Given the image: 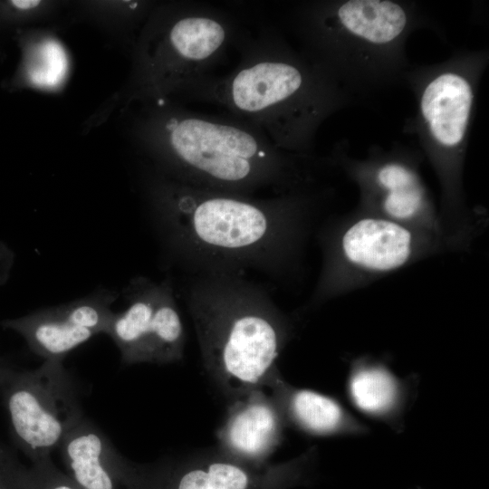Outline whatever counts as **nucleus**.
Masks as SVG:
<instances>
[{
    "instance_id": "nucleus-1",
    "label": "nucleus",
    "mask_w": 489,
    "mask_h": 489,
    "mask_svg": "<svg viewBox=\"0 0 489 489\" xmlns=\"http://www.w3.org/2000/svg\"><path fill=\"white\" fill-rule=\"evenodd\" d=\"M150 214L162 242L192 275L283 282L301 273L321 197L310 188L249 197L185 184L156 173L148 185Z\"/></svg>"
},
{
    "instance_id": "nucleus-2",
    "label": "nucleus",
    "mask_w": 489,
    "mask_h": 489,
    "mask_svg": "<svg viewBox=\"0 0 489 489\" xmlns=\"http://www.w3.org/2000/svg\"><path fill=\"white\" fill-rule=\"evenodd\" d=\"M141 105L131 135L156 173L249 197L307 189L314 181L312 157L280 150L257 128L230 114L197 113L173 100Z\"/></svg>"
},
{
    "instance_id": "nucleus-3",
    "label": "nucleus",
    "mask_w": 489,
    "mask_h": 489,
    "mask_svg": "<svg viewBox=\"0 0 489 489\" xmlns=\"http://www.w3.org/2000/svg\"><path fill=\"white\" fill-rule=\"evenodd\" d=\"M242 48L233 72L207 74L179 95L224 108L261 130L280 150L312 157L321 124L354 101L302 51L273 33H262Z\"/></svg>"
},
{
    "instance_id": "nucleus-4",
    "label": "nucleus",
    "mask_w": 489,
    "mask_h": 489,
    "mask_svg": "<svg viewBox=\"0 0 489 489\" xmlns=\"http://www.w3.org/2000/svg\"><path fill=\"white\" fill-rule=\"evenodd\" d=\"M302 52L353 101L403 82L406 44L429 19L412 1L321 0L299 5Z\"/></svg>"
},
{
    "instance_id": "nucleus-5",
    "label": "nucleus",
    "mask_w": 489,
    "mask_h": 489,
    "mask_svg": "<svg viewBox=\"0 0 489 489\" xmlns=\"http://www.w3.org/2000/svg\"><path fill=\"white\" fill-rule=\"evenodd\" d=\"M184 298L204 369L228 402L264 388L290 332L265 289L239 275H192Z\"/></svg>"
},
{
    "instance_id": "nucleus-6",
    "label": "nucleus",
    "mask_w": 489,
    "mask_h": 489,
    "mask_svg": "<svg viewBox=\"0 0 489 489\" xmlns=\"http://www.w3.org/2000/svg\"><path fill=\"white\" fill-rule=\"evenodd\" d=\"M488 58L485 49L459 51L443 62L409 66L403 78L416 101V112L405 129L417 138L423 157L436 173L443 231L459 251L470 246L480 229L466 200L464 170Z\"/></svg>"
},
{
    "instance_id": "nucleus-7",
    "label": "nucleus",
    "mask_w": 489,
    "mask_h": 489,
    "mask_svg": "<svg viewBox=\"0 0 489 489\" xmlns=\"http://www.w3.org/2000/svg\"><path fill=\"white\" fill-rule=\"evenodd\" d=\"M236 38L233 19L197 3L163 4L154 9L137 42L127 104L171 100L209 74Z\"/></svg>"
},
{
    "instance_id": "nucleus-8",
    "label": "nucleus",
    "mask_w": 489,
    "mask_h": 489,
    "mask_svg": "<svg viewBox=\"0 0 489 489\" xmlns=\"http://www.w3.org/2000/svg\"><path fill=\"white\" fill-rule=\"evenodd\" d=\"M317 236L322 262L310 306L366 287L421 260L457 251L442 235L358 206L328 220Z\"/></svg>"
},
{
    "instance_id": "nucleus-9",
    "label": "nucleus",
    "mask_w": 489,
    "mask_h": 489,
    "mask_svg": "<svg viewBox=\"0 0 489 489\" xmlns=\"http://www.w3.org/2000/svg\"><path fill=\"white\" fill-rule=\"evenodd\" d=\"M0 397L14 442L32 463L51 456L84 417L76 384L61 360H43L34 369L6 365Z\"/></svg>"
},
{
    "instance_id": "nucleus-10",
    "label": "nucleus",
    "mask_w": 489,
    "mask_h": 489,
    "mask_svg": "<svg viewBox=\"0 0 489 489\" xmlns=\"http://www.w3.org/2000/svg\"><path fill=\"white\" fill-rule=\"evenodd\" d=\"M423 158L420 150L402 145L389 149L374 145L363 158H352L340 143L331 162L357 186L356 206L446 236L438 207L421 175Z\"/></svg>"
},
{
    "instance_id": "nucleus-11",
    "label": "nucleus",
    "mask_w": 489,
    "mask_h": 489,
    "mask_svg": "<svg viewBox=\"0 0 489 489\" xmlns=\"http://www.w3.org/2000/svg\"><path fill=\"white\" fill-rule=\"evenodd\" d=\"M126 309L114 316L107 333L120 352L121 362L168 364L183 360L186 334L169 279L145 277L125 289Z\"/></svg>"
},
{
    "instance_id": "nucleus-12",
    "label": "nucleus",
    "mask_w": 489,
    "mask_h": 489,
    "mask_svg": "<svg viewBox=\"0 0 489 489\" xmlns=\"http://www.w3.org/2000/svg\"><path fill=\"white\" fill-rule=\"evenodd\" d=\"M287 465L254 466L216 446L178 458L139 464L132 489H281Z\"/></svg>"
},
{
    "instance_id": "nucleus-13",
    "label": "nucleus",
    "mask_w": 489,
    "mask_h": 489,
    "mask_svg": "<svg viewBox=\"0 0 489 489\" xmlns=\"http://www.w3.org/2000/svg\"><path fill=\"white\" fill-rule=\"evenodd\" d=\"M285 421L272 394L265 388L254 389L228 402L216 446L239 462L265 465L282 441Z\"/></svg>"
},
{
    "instance_id": "nucleus-14",
    "label": "nucleus",
    "mask_w": 489,
    "mask_h": 489,
    "mask_svg": "<svg viewBox=\"0 0 489 489\" xmlns=\"http://www.w3.org/2000/svg\"><path fill=\"white\" fill-rule=\"evenodd\" d=\"M66 475L81 489H128L136 463L82 417L59 446Z\"/></svg>"
},
{
    "instance_id": "nucleus-15",
    "label": "nucleus",
    "mask_w": 489,
    "mask_h": 489,
    "mask_svg": "<svg viewBox=\"0 0 489 489\" xmlns=\"http://www.w3.org/2000/svg\"><path fill=\"white\" fill-rule=\"evenodd\" d=\"M264 388L275 398L285 418L310 434H332L344 423V411L335 399L314 390L290 387L278 369L272 373Z\"/></svg>"
},
{
    "instance_id": "nucleus-16",
    "label": "nucleus",
    "mask_w": 489,
    "mask_h": 489,
    "mask_svg": "<svg viewBox=\"0 0 489 489\" xmlns=\"http://www.w3.org/2000/svg\"><path fill=\"white\" fill-rule=\"evenodd\" d=\"M1 325L20 334L30 350L44 360L62 361L70 351L94 336L65 321L54 308L7 319Z\"/></svg>"
},
{
    "instance_id": "nucleus-17",
    "label": "nucleus",
    "mask_w": 489,
    "mask_h": 489,
    "mask_svg": "<svg viewBox=\"0 0 489 489\" xmlns=\"http://www.w3.org/2000/svg\"><path fill=\"white\" fill-rule=\"evenodd\" d=\"M22 60L14 77L16 84L41 91H55L66 82L69 54L57 38L45 34H24Z\"/></svg>"
},
{
    "instance_id": "nucleus-18",
    "label": "nucleus",
    "mask_w": 489,
    "mask_h": 489,
    "mask_svg": "<svg viewBox=\"0 0 489 489\" xmlns=\"http://www.w3.org/2000/svg\"><path fill=\"white\" fill-rule=\"evenodd\" d=\"M350 398L361 411L383 414L394 405L398 397L397 382L383 368L369 366L354 371L349 383Z\"/></svg>"
},
{
    "instance_id": "nucleus-19",
    "label": "nucleus",
    "mask_w": 489,
    "mask_h": 489,
    "mask_svg": "<svg viewBox=\"0 0 489 489\" xmlns=\"http://www.w3.org/2000/svg\"><path fill=\"white\" fill-rule=\"evenodd\" d=\"M116 299V292L101 289L90 295L53 308L71 325L96 335L107 333L115 313L111 311V304Z\"/></svg>"
},
{
    "instance_id": "nucleus-20",
    "label": "nucleus",
    "mask_w": 489,
    "mask_h": 489,
    "mask_svg": "<svg viewBox=\"0 0 489 489\" xmlns=\"http://www.w3.org/2000/svg\"><path fill=\"white\" fill-rule=\"evenodd\" d=\"M17 489H81L52 461L51 456L32 463L30 467H20Z\"/></svg>"
},
{
    "instance_id": "nucleus-21",
    "label": "nucleus",
    "mask_w": 489,
    "mask_h": 489,
    "mask_svg": "<svg viewBox=\"0 0 489 489\" xmlns=\"http://www.w3.org/2000/svg\"><path fill=\"white\" fill-rule=\"evenodd\" d=\"M22 464L14 453L0 443V489H17V475Z\"/></svg>"
},
{
    "instance_id": "nucleus-22",
    "label": "nucleus",
    "mask_w": 489,
    "mask_h": 489,
    "mask_svg": "<svg viewBox=\"0 0 489 489\" xmlns=\"http://www.w3.org/2000/svg\"><path fill=\"white\" fill-rule=\"evenodd\" d=\"M44 4L42 1H7L1 5V14L10 18H26L27 15L41 10Z\"/></svg>"
},
{
    "instance_id": "nucleus-23",
    "label": "nucleus",
    "mask_w": 489,
    "mask_h": 489,
    "mask_svg": "<svg viewBox=\"0 0 489 489\" xmlns=\"http://www.w3.org/2000/svg\"><path fill=\"white\" fill-rule=\"evenodd\" d=\"M6 364L3 361L0 363V381H1V378H2V374H3V371L5 368Z\"/></svg>"
},
{
    "instance_id": "nucleus-24",
    "label": "nucleus",
    "mask_w": 489,
    "mask_h": 489,
    "mask_svg": "<svg viewBox=\"0 0 489 489\" xmlns=\"http://www.w3.org/2000/svg\"><path fill=\"white\" fill-rule=\"evenodd\" d=\"M3 362V360L0 359V363Z\"/></svg>"
}]
</instances>
